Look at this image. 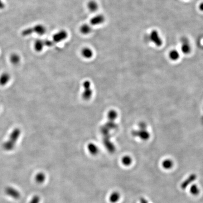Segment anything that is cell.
Segmentation results:
<instances>
[{
    "instance_id": "484cf974",
    "label": "cell",
    "mask_w": 203,
    "mask_h": 203,
    "mask_svg": "<svg viewBox=\"0 0 203 203\" xmlns=\"http://www.w3.org/2000/svg\"><path fill=\"white\" fill-rule=\"evenodd\" d=\"M199 8H200V10L201 11H203V3L200 4V6H199Z\"/></svg>"
},
{
    "instance_id": "7a4b0ae2",
    "label": "cell",
    "mask_w": 203,
    "mask_h": 203,
    "mask_svg": "<svg viewBox=\"0 0 203 203\" xmlns=\"http://www.w3.org/2000/svg\"><path fill=\"white\" fill-rule=\"evenodd\" d=\"M133 135L139 138L143 141H147L150 138V133L147 130V125L142 122L139 125L138 130L135 131L133 132Z\"/></svg>"
},
{
    "instance_id": "5bb4252c",
    "label": "cell",
    "mask_w": 203,
    "mask_h": 203,
    "mask_svg": "<svg viewBox=\"0 0 203 203\" xmlns=\"http://www.w3.org/2000/svg\"><path fill=\"white\" fill-rule=\"evenodd\" d=\"M88 8L90 12H94L98 9V3L94 1H91L88 3Z\"/></svg>"
},
{
    "instance_id": "52a82bcc",
    "label": "cell",
    "mask_w": 203,
    "mask_h": 203,
    "mask_svg": "<svg viewBox=\"0 0 203 203\" xmlns=\"http://www.w3.org/2000/svg\"><path fill=\"white\" fill-rule=\"evenodd\" d=\"M84 88L85 91L83 93V98L85 100H88L92 95V90L91 89V83L89 81H87L84 82Z\"/></svg>"
},
{
    "instance_id": "e0dca14e",
    "label": "cell",
    "mask_w": 203,
    "mask_h": 203,
    "mask_svg": "<svg viewBox=\"0 0 203 203\" xmlns=\"http://www.w3.org/2000/svg\"><path fill=\"white\" fill-rule=\"evenodd\" d=\"M181 51L185 54H188L191 52V48L190 44L187 42H183L181 46Z\"/></svg>"
},
{
    "instance_id": "7402d4cb",
    "label": "cell",
    "mask_w": 203,
    "mask_h": 203,
    "mask_svg": "<svg viewBox=\"0 0 203 203\" xmlns=\"http://www.w3.org/2000/svg\"><path fill=\"white\" fill-rule=\"evenodd\" d=\"M9 76L6 75H4L1 77V80H0V83H2V84H4L6 83L7 81L9 80Z\"/></svg>"
},
{
    "instance_id": "603a6c76",
    "label": "cell",
    "mask_w": 203,
    "mask_h": 203,
    "mask_svg": "<svg viewBox=\"0 0 203 203\" xmlns=\"http://www.w3.org/2000/svg\"><path fill=\"white\" fill-rule=\"evenodd\" d=\"M45 46L47 47H51L54 45L55 43L52 40H44Z\"/></svg>"
},
{
    "instance_id": "44dd1931",
    "label": "cell",
    "mask_w": 203,
    "mask_h": 203,
    "mask_svg": "<svg viewBox=\"0 0 203 203\" xmlns=\"http://www.w3.org/2000/svg\"><path fill=\"white\" fill-rule=\"evenodd\" d=\"M40 197L39 196L36 195L32 197L29 203H40Z\"/></svg>"
},
{
    "instance_id": "7c38bea8",
    "label": "cell",
    "mask_w": 203,
    "mask_h": 203,
    "mask_svg": "<svg viewBox=\"0 0 203 203\" xmlns=\"http://www.w3.org/2000/svg\"><path fill=\"white\" fill-rule=\"evenodd\" d=\"M120 194L118 192L115 191L112 193L109 197V200L112 203H116L120 199Z\"/></svg>"
},
{
    "instance_id": "ffe728a7",
    "label": "cell",
    "mask_w": 203,
    "mask_h": 203,
    "mask_svg": "<svg viewBox=\"0 0 203 203\" xmlns=\"http://www.w3.org/2000/svg\"><path fill=\"white\" fill-rule=\"evenodd\" d=\"M199 189L196 185H192L190 188V193L193 195H197L199 193Z\"/></svg>"
},
{
    "instance_id": "5b68a950",
    "label": "cell",
    "mask_w": 203,
    "mask_h": 203,
    "mask_svg": "<svg viewBox=\"0 0 203 203\" xmlns=\"http://www.w3.org/2000/svg\"><path fill=\"white\" fill-rule=\"evenodd\" d=\"M5 193L9 196L14 199H18L20 198L21 195L20 192L15 188L12 187H8L5 189Z\"/></svg>"
},
{
    "instance_id": "6da1fadb",
    "label": "cell",
    "mask_w": 203,
    "mask_h": 203,
    "mask_svg": "<svg viewBox=\"0 0 203 203\" xmlns=\"http://www.w3.org/2000/svg\"><path fill=\"white\" fill-rule=\"evenodd\" d=\"M47 31V29L44 25L38 24L31 27L27 28L23 30L21 35L24 37L28 36L33 33H36L39 36H43Z\"/></svg>"
},
{
    "instance_id": "cb8c5ba5",
    "label": "cell",
    "mask_w": 203,
    "mask_h": 203,
    "mask_svg": "<svg viewBox=\"0 0 203 203\" xmlns=\"http://www.w3.org/2000/svg\"><path fill=\"white\" fill-rule=\"evenodd\" d=\"M5 4L2 0H0V10H3L5 8Z\"/></svg>"
},
{
    "instance_id": "9c48e42d",
    "label": "cell",
    "mask_w": 203,
    "mask_h": 203,
    "mask_svg": "<svg viewBox=\"0 0 203 203\" xmlns=\"http://www.w3.org/2000/svg\"><path fill=\"white\" fill-rule=\"evenodd\" d=\"M45 47L44 40H37L36 41L34 44V48L35 50L37 52H40L42 51Z\"/></svg>"
},
{
    "instance_id": "8992f818",
    "label": "cell",
    "mask_w": 203,
    "mask_h": 203,
    "mask_svg": "<svg viewBox=\"0 0 203 203\" xmlns=\"http://www.w3.org/2000/svg\"><path fill=\"white\" fill-rule=\"evenodd\" d=\"M105 21V17L103 15H97L93 17L90 21L91 25L97 26L103 24Z\"/></svg>"
},
{
    "instance_id": "ba28073f",
    "label": "cell",
    "mask_w": 203,
    "mask_h": 203,
    "mask_svg": "<svg viewBox=\"0 0 203 203\" xmlns=\"http://www.w3.org/2000/svg\"><path fill=\"white\" fill-rule=\"evenodd\" d=\"M81 55L84 58L89 59L93 56V52L91 49L89 48H84L81 51Z\"/></svg>"
},
{
    "instance_id": "d4e9b609",
    "label": "cell",
    "mask_w": 203,
    "mask_h": 203,
    "mask_svg": "<svg viewBox=\"0 0 203 203\" xmlns=\"http://www.w3.org/2000/svg\"><path fill=\"white\" fill-rule=\"evenodd\" d=\"M140 203H148V201L146 200L145 198H141L140 199Z\"/></svg>"
},
{
    "instance_id": "ac0fdd59",
    "label": "cell",
    "mask_w": 203,
    "mask_h": 203,
    "mask_svg": "<svg viewBox=\"0 0 203 203\" xmlns=\"http://www.w3.org/2000/svg\"><path fill=\"white\" fill-rule=\"evenodd\" d=\"M122 164L125 166H129L132 163V159L129 156H125L121 159Z\"/></svg>"
},
{
    "instance_id": "d6986e66",
    "label": "cell",
    "mask_w": 203,
    "mask_h": 203,
    "mask_svg": "<svg viewBox=\"0 0 203 203\" xmlns=\"http://www.w3.org/2000/svg\"><path fill=\"white\" fill-rule=\"evenodd\" d=\"M10 60L12 64H18L20 61V56L17 54H12L10 56Z\"/></svg>"
},
{
    "instance_id": "30bf717a",
    "label": "cell",
    "mask_w": 203,
    "mask_h": 203,
    "mask_svg": "<svg viewBox=\"0 0 203 203\" xmlns=\"http://www.w3.org/2000/svg\"><path fill=\"white\" fill-rule=\"evenodd\" d=\"M88 149L90 153L92 155H96L99 153V149L97 146L94 143H89L88 145Z\"/></svg>"
},
{
    "instance_id": "4fadbf2b",
    "label": "cell",
    "mask_w": 203,
    "mask_h": 203,
    "mask_svg": "<svg viewBox=\"0 0 203 203\" xmlns=\"http://www.w3.org/2000/svg\"><path fill=\"white\" fill-rule=\"evenodd\" d=\"M92 30L91 27L88 24H84L82 25L80 28V32L83 35H88L89 34Z\"/></svg>"
},
{
    "instance_id": "277c9868",
    "label": "cell",
    "mask_w": 203,
    "mask_h": 203,
    "mask_svg": "<svg viewBox=\"0 0 203 203\" xmlns=\"http://www.w3.org/2000/svg\"><path fill=\"white\" fill-rule=\"evenodd\" d=\"M148 38L152 42H153L156 46H160L162 45V41L158 35V32L156 31H152L151 33H150Z\"/></svg>"
},
{
    "instance_id": "8fae6325",
    "label": "cell",
    "mask_w": 203,
    "mask_h": 203,
    "mask_svg": "<svg viewBox=\"0 0 203 203\" xmlns=\"http://www.w3.org/2000/svg\"><path fill=\"white\" fill-rule=\"evenodd\" d=\"M162 167L166 170H169L174 166V162L171 159H166L163 160L162 163Z\"/></svg>"
},
{
    "instance_id": "9a60e30c",
    "label": "cell",
    "mask_w": 203,
    "mask_h": 203,
    "mask_svg": "<svg viewBox=\"0 0 203 203\" xmlns=\"http://www.w3.org/2000/svg\"><path fill=\"white\" fill-rule=\"evenodd\" d=\"M169 57L172 61H177L180 57V54L176 50H172L169 53Z\"/></svg>"
},
{
    "instance_id": "3957f363",
    "label": "cell",
    "mask_w": 203,
    "mask_h": 203,
    "mask_svg": "<svg viewBox=\"0 0 203 203\" xmlns=\"http://www.w3.org/2000/svg\"><path fill=\"white\" fill-rule=\"evenodd\" d=\"M68 33L66 31L62 30L56 33L53 36L52 41L55 43H59L65 40L67 38Z\"/></svg>"
},
{
    "instance_id": "2e32d148",
    "label": "cell",
    "mask_w": 203,
    "mask_h": 203,
    "mask_svg": "<svg viewBox=\"0 0 203 203\" xmlns=\"http://www.w3.org/2000/svg\"><path fill=\"white\" fill-rule=\"evenodd\" d=\"M35 179H36V181L38 183L41 184V183H43L45 181V179H46V176L44 173H39L38 174L36 175Z\"/></svg>"
}]
</instances>
